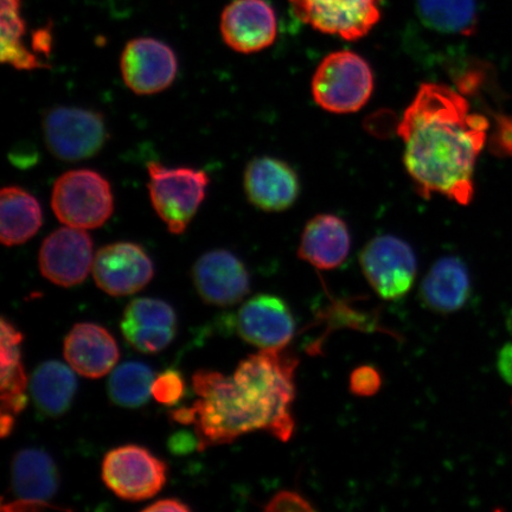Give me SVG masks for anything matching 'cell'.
<instances>
[{
	"label": "cell",
	"instance_id": "1",
	"mask_svg": "<svg viewBox=\"0 0 512 512\" xmlns=\"http://www.w3.org/2000/svg\"><path fill=\"white\" fill-rule=\"evenodd\" d=\"M488 131V119L471 112L462 93L441 83H422L398 128L405 144L403 164L416 192L425 200L440 195L467 206Z\"/></svg>",
	"mask_w": 512,
	"mask_h": 512
},
{
	"label": "cell",
	"instance_id": "2",
	"mask_svg": "<svg viewBox=\"0 0 512 512\" xmlns=\"http://www.w3.org/2000/svg\"><path fill=\"white\" fill-rule=\"evenodd\" d=\"M285 349L248 356L230 377L197 371L192 386L198 400L191 408L198 450L230 444L255 431L268 432L284 443L292 438L298 360Z\"/></svg>",
	"mask_w": 512,
	"mask_h": 512
},
{
	"label": "cell",
	"instance_id": "3",
	"mask_svg": "<svg viewBox=\"0 0 512 512\" xmlns=\"http://www.w3.org/2000/svg\"><path fill=\"white\" fill-rule=\"evenodd\" d=\"M373 69L364 57L350 50L324 57L312 79V96L324 111L350 114L361 111L373 95Z\"/></svg>",
	"mask_w": 512,
	"mask_h": 512
},
{
	"label": "cell",
	"instance_id": "4",
	"mask_svg": "<svg viewBox=\"0 0 512 512\" xmlns=\"http://www.w3.org/2000/svg\"><path fill=\"white\" fill-rule=\"evenodd\" d=\"M150 200L172 234H183L206 198L209 176L203 170L147 165Z\"/></svg>",
	"mask_w": 512,
	"mask_h": 512
},
{
	"label": "cell",
	"instance_id": "5",
	"mask_svg": "<svg viewBox=\"0 0 512 512\" xmlns=\"http://www.w3.org/2000/svg\"><path fill=\"white\" fill-rule=\"evenodd\" d=\"M51 208L64 226L96 229L111 219L114 197L111 184L99 172L73 170L56 179Z\"/></svg>",
	"mask_w": 512,
	"mask_h": 512
},
{
	"label": "cell",
	"instance_id": "6",
	"mask_svg": "<svg viewBox=\"0 0 512 512\" xmlns=\"http://www.w3.org/2000/svg\"><path fill=\"white\" fill-rule=\"evenodd\" d=\"M49 152L62 162H79L98 155L108 138L104 117L79 107L51 108L43 118Z\"/></svg>",
	"mask_w": 512,
	"mask_h": 512
},
{
	"label": "cell",
	"instance_id": "7",
	"mask_svg": "<svg viewBox=\"0 0 512 512\" xmlns=\"http://www.w3.org/2000/svg\"><path fill=\"white\" fill-rule=\"evenodd\" d=\"M360 264L369 285L384 300L405 297L418 273L413 248L394 235L370 240L360 254Z\"/></svg>",
	"mask_w": 512,
	"mask_h": 512
},
{
	"label": "cell",
	"instance_id": "8",
	"mask_svg": "<svg viewBox=\"0 0 512 512\" xmlns=\"http://www.w3.org/2000/svg\"><path fill=\"white\" fill-rule=\"evenodd\" d=\"M168 466L147 448L126 445L108 452L102 463L107 488L125 501L139 502L162 491Z\"/></svg>",
	"mask_w": 512,
	"mask_h": 512
},
{
	"label": "cell",
	"instance_id": "9",
	"mask_svg": "<svg viewBox=\"0 0 512 512\" xmlns=\"http://www.w3.org/2000/svg\"><path fill=\"white\" fill-rule=\"evenodd\" d=\"M383 0H288L299 21L345 41L366 37L381 21Z\"/></svg>",
	"mask_w": 512,
	"mask_h": 512
},
{
	"label": "cell",
	"instance_id": "10",
	"mask_svg": "<svg viewBox=\"0 0 512 512\" xmlns=\"http://www.w3.org/2000/svg\"><path fill=\"white\" fill-rule=\"evenodd\" d=\"M120 70L133 93L157 94L174 83L178 72L177 56L168 44L156 38H134L121 54Z\"/></svg>",
	"mask_w": 512,
	"mask_h": 512
},
{
	"label": "cell",
	"instance_id": "11",
	"mask_svg": "<svg viewBox=\"0 0 512 512\" xmlns=\"http://www.w3.org/2000/svg\"><path fill=\"white\" fill-rule=\"evenodd\" d=\"M93 241L85 229L63 227L43 241L38 264L44 278L62 287L80 285L93 270Z\"/></svg>",
	"mask_w": 512,
	"mask_h": 512
},
{
	"label": "cell",
	"instance_id": "12",
	"mask_svg": "<svg viewBox=\"0 0 512 512\" xmlns=\"http://www.w3.org/2000/svg\"><path fill=\"white\" fill-rule=\"evenodd\" d=\"M92 272L102 291L124 297L142 291L155 275V267L137 243L115 242L99 249Z\"/></svg>",
	"mask_w": 512,
	"mask_h": 512
},
{
	"label": "cell",
	"instance_id": "13",
	"mask_svg": "<svg viewBox=\"0 0 512 512\" xmlns=\"http://www.w3.org/2000/svg\"><path fill=\"white\" fill-rule=\"evenodd\" d=\"M224 43L240 54H255L277 40L278 21L265 0H234L224 8L220 23Z\"/></svg>",
	"mask_w": 512,
	"mask_h": 512
},
{
	"label": "cell",
	"instance_id": "14",
	"mask_svg": "<svg viewBox=\"0 0 512 512\" xmlns=\"http://www.w3.org/2000/svg\"><path fill=\"white\" fill-rule=\"evenodd\" d=\"M236 329L243 341L256 348L284 349L296 332V320L283 299L259 294L242 305Z\"/></svg>",
	"mask_w": 512,
	"mask_h": 512
},
{
	"label": "cell",
	"instance_id": "15",
	"mask_svg": "<svg viewBox=\"0 0 512 512\" xmlns=\"http://www.w3.org/2000/svg\"><path fill=\"white\" fill-rule=\"evenodd\" d=\"M192 279L198 294L210 305L239 304L251 292V278L245 265L226 249L202 255L192 268Z\"/></svg>",
	"mask_w": 512,
	"mask_h": 512
},
{
	"label": "cell",
	"instance_id": "16",
	"mask_svg": "<svg viewBox=\"0 0 512 512\" xmlns=\"http://www.w3.org/2000/svg\"><path fill=\"white\" fill-rule=\"evenodd\" d=\"M248 201L266 213L290 209L298 200L300 181L290 164L273 157L254 158L243 176Z\"/></svg>",
	"mask_w": 512,
	"mask_h": 512
},
{
	"label": "cell",
	"instance_id": "17",
	"mask_svg": "<svg viewBox=\"0 0 512 512\" xmlns=\"http://www.w3.org/2000/svg\"><path fill=\"white\" fill-rule=\"evenodd\" d=\"M176 325V313L168 303L138 298L126 307L120 328L134 349L144 354H157L174 341Z\"/></svg>",
	"mask_w": 512,
	"mask_h": 512
},
{
	"label": "cell",
	"instance_id": "18",
	"mask_svg": "<svg viewBox=\"0 0 512 512\" xmlns=\"http://www.w3.org/2000/svg\"><path fill=\"white\" fill-rule=\"evenodd\" d=\"M69 367L87 379H100L119 361L118 344L105 328L92 323L76 324L63 348Z\"/></svg>",
	"mask_w": 512,
	"mask_h": 512
},
{
	"label": "cell",
	"instance_id": "19",
	"mask_svg": "<svg viewBox=\"0 0 512 512\" xmlns=\"http://www.w3.org/2000/svg\"><path fill=\"white\" fill-rule=\"evenodd\" d=\"M351 235L341 217L319 214L306 223L300 238L298 258L320 271L336 270L348 259Z\"/></svg>",
	"mask_w": 512,
	"mask_h": 512
},
{
	"label": "cell",
	"instance_id": "20",
	"mask_svg": "<svg viewBox=\"0 0 512 512\" xmlns=\"http://www.w3.org/2000/svg\"><path fill=\"white\" fill-rule=\"evenodd\" d=\"M23 335L5 318L2 319V375H0V392H2V414H0V432L6 438L15 427L16 416L28 405V377L22 363L21 344Z\"/></svg>",
	"mask_w": 512,
	"mask_h": 512
},
{
	"label": "cell",
	"instance_id": "21",
	"mask_svg": "<svg viewBox=\"0 0 512 512\" xmlns=\"http://www.w3.org/2000/svg\"><path fill=\"white\" fill-rule=\"evenodd\" d=\"M470 274L462 260L444 256L431 267L420 286V299L428 310L457 312L470 297Z\"/></svg>",
	"mask_w": 512,
	"mask_h": 512
},
{
	"label": "cell",
	"instance_id": "22",
	"mask_svg": "<svg viewBox=\"0 0 512 512\" xmlns=\"http://www.w3.org/2000/svg\"><path fill=\"white\" fill-rule=\"evenodd\" d=\"M12 490L18 499L44 501L53 498L60 485L57 466L47 452L37 448L19 451L12 462Z\"/></svg>",
	"mask_w": 512,
	"mask_h": 512
},
{
	"label": "cell",
	"instance_id": "23",
	"mask_svg": "<svg viewBox=\"0 0 512 512\" xmlns=\"http://www.w3.org/2000/svg\"><path fill=\"white\" fill-rule=\"evenodd\" d=\"M40 202L19 187H5L0 192V240L6 247L23 245L41 229Z\"/></svg>",
	"mask_w": 512,
	"mask_h": 512
},
{
	"label": "cell",
	"instance_id": "24",
	"mask_svg": "<svg viewBox=\"0 0 512 512\" xmlns=\"http://www.w3.org/2000/svg\"><path fill=\"white\" fill-rule=\"evenodd\" d=\"M78 381L72 368L59 361L44 362L31 376L30 393L40 412L57 418L72 405Z\"/></svg>",
	"mask_w": 512,
	"mask_h": 512
},
{
	"label": "cell",
	"instance_id": "25",
	"mask_svg": "<svg viewBox=\"0 0 512 512\" xmlns=\"http://www.w3.org/2000/svg\"><path fill=\"white\" fill-rule=\"evenodd\" d=\"M416 12L440 34L471 36L478 28V0H416Z\"/></svg>",
	"mask_w": 512,
	"mask_h": 512
},
{
	"label": "cell",
	"instance_id": "26",
	"mask_svg": "<svg viewBox=\"0 0 512 512\" xmlns=\"http://www.w3.org/2000/svg\"><path fill=\"white\" fill-rule=\"evenodd\" d=\"M2 61L18 70H34L47 67L35 54L25 48L23 36L25 22L21 15V0H2Z\"/></svg>",
	"mask_w": 512,
	"mask_h": 512
},
{
	"label": "cell",
	"instance_id": "27",
	"mask_svg": "<svg viewBox=\"0 0 512 512\" xmlns=\"http://www.w3.org/2000/svg\"><path fill=\"white\" fill-rule=\"evenodd\" d=\"M156 376L140 362H126L115 369L108 381V394L120 407L138 408L149 401Z\"/></svg>",
	"mask_w": 512,
	"mask_h": 512
},
{
	"label": "cell",
	"instance_id": "28",
	"mask_svg": "<svg viewBox=\"0 0 512 512\" xmlns=\"http://www.w3.org/2000/svg\"><path fill=\"white\" fill-rule=\"evenodd\" d=\"M185 382L179 371L174 369L165 370L156 377L153 382L152 395L159 403L166 406H174L183 398Z\"/></svg>",
	"mask_w": 512,
	"mask_h": 512
},
{
	"label": "cell",
	"instance_id": "29",
	"mask_svg": "<svg viewBox=\"0 0 512 512\" xmlns=\"http://www.w3.org/2000/svg\"><path fill=\"white\" fill-rule=\"evenodd\" d=\"M382 386L380 371L371 366H362L352 371L350 376V392L358 398H370Z\"/></svg>",
	"mask_w": 512,
	"mask_h": 512
},
{
	"label": "cell",
	"instance_id": "30",
	"mask_svg": "<svg viewBox=\"0 0 512 512\" xmlns=\"http://www.w3.org/2000/svg\"><path fill=\"white\" fill-rule=\"evenodd\" d=\"M315 507L297 491H281L265 507L267 512L315 511Z\"/></svg>",
	"mask_w": 512,
	"mask_h": 512
},
{
	"label": "cell",
	"instance_id": "31",
	"mask_svg": "<svg viewBox=\"0 0 512 512\" xmlns=\"http://www.w3.org/2000/svg\"><path fill=\"white\" fill-rule=\"evenodd\" d=\"M170 450L176 454H183L192 451V448H198V440L188 432L177 433L170 439Z\"/></svg>",
	"mask_w": 512,
	"mask_h": 512
},
{
	"label": "cell",
	"instance_id": "32",
	"mask_svg": "<svg viewBox=\"0 0 512 512\" xmlns=\"http://www.w3.org/2000/svg\"><path fill=\"white\" fill-rule=\"evenodd\" d=\"M497 368L502 379L512 386V342L499 351Z\"/></svg>",
	"mask_w": 512,
	"mask_h": 512
},
{
	"label": "cell",
	"instance_id": "33",
	"mask_svg": "<svg viewBox=\"0 0 512 512\" xmlns=\"http://www.w3.org/2000/svg\"><path fill=\"white\" fill-rule=\"evenodd\" d=\"M191 510L189 505L178 501V499L169 498V499H162V501H158L156 503H153L150 505V507H147L144 509V511H151V512H163V511H177V512H185Z\"/></svg>",
	"mask_w": 512,
	"mask_h": 512
},
{
	"label": "cell",
	"instance_id": "34",
	"mask_svg": "<svg viewBox=\"0 0 512 512\" xmlns=\"http://www.w3.org/2000/svg\"><path fill=\"white\" fill-rule=\"evenodd\" d=\"M32 43H34L35 50L40 51V53L48 54L51 48L50 30L41 29L36 31Z\"/></svg>",
	"mask_w": 512,
	"mask_h": 512
}]
</instances>
